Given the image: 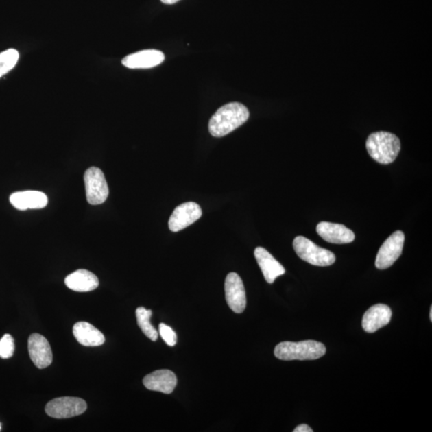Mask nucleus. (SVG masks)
Here are the masks:
<instances>
[{
  "label": "nucleus",
  "mask_w": 432,
  "mask_h": 432,
  "mask_svg": "<svg viewBox=\"0 0 432 432\" xmlns=\"http://www.w3.org/2000/svg\"><path fill=\"white\" fill-rule=\"evenodd\" d=\"M162 3L165 4H174L177 2H179L180 0H161Z\"/></svg>",
  "instance_id": "b1692460"
},
{
  "label": "nucleus",
  "mask_w": 432,
  "mask_h": 432,
  "mask_svg": "<svg viewBox=\"0 0 432 432\" xmlns=\"http://www.w3.org/2000/svg\"><path fill=\"white\" fill-rule=\"evenodd\" d=\"M165 56L158 50H143L123 58L122 64L129 69H148L162 64Z\"/></svg>",
  "instance_id": "9b49d317"
},
{
  "label": "nucleus",
  "mask_w": 432,
  "mask_h": 432,
  "mask_svg": "<svg viewBox=\"0 0 432 432\" xmlns=\"http://www.w3.org/2000/svg\"><path fill=\"white\" fill-rule=\"evenodd\" d=\"M248 109L242 104L230 103L221 107L211 118L209 132L214 137H223L248 121Z\"/></svg>",
  "instance_id": "f257e3e1"
},
{
  "label": "nucleus",
  "mask_w": 432,
  "mask_h": 432,
  "mask_svg": "<svg viewBox=\"0 0 432 432\" xmlns=\"http://www.w3.org/2000/svg\"><path fill=\"white\" fill-rule=\"evenodd\" d=\"M254 257L268 283L275 282L278 276L285 273V269L265 248L258 247L254 250Z\"/></svg>",
  "instance_id": "2eb2a0df"
},
{
  "label": "nucleus",
  "mask_w": 432,
  "mask_h": 432,
  "mask_svg": "<svg viewBox=\"0 0 432 432\" xmlns=\"http://www.w3.org/2000/svg\"><path fill=\"white\" fill-rule=\"evenodd\" d=\"M201 216L200 206L194 202H187L178 206L173 211L168 226L171 232H180L193 224L195 221L200 219Z\"/></svg>",
  "instance_id": "1a4fd4ad"
},
{
  "label": "nucleus",
  "mask_w": 432,
  "mask_h": 432,
  "mask_svg": "<svg viewBox=\"0 0 432 432\" xmlns=\"http://www.w3.org/2000/svg\"><path fill=\"white\" fill-rule=\"evenodd\" d=\"M28 352L32 362L38 368H46L52 363V350L45 336L32 334L28 339Z\"/></svg>",
  "instance_id": "9d476101"
},
{
  "label": "nucleus",
  "mask_w": 432,
  "mask_h": 432,
  "mask_svg": "<svg viewBox=\"0 0 432 432\" xmlns=\"http://www.w3.org/2000/svg\"><path fill=\"white\" fill-rule=\"evenodd\" d=\"M73 335L78 342L86 347H97L104 344L102 333L86 322H79L73 326Z\"/></svg>",
  "instance_id": "a211bd4d"
},
{
  "label": "nucleus",
  "mask_w": 432,
  "mask_h": 432,
  "mask_svg": "<svg viewBox=\"0 0 432 432\" xmlns=\"http://www.w3.org/2000/svg\"><path fill=\"white\" fill-rule=\"evenodd\" d=\"M143 383L148 390L171 394L177 385V377L170 370H158L144 377Z\"/></svg>",
  "instance_id": "4468645a"
},
{
  "label": "nucleus",
  "mask_w": 432,
  "mask_h": 432,
  "mask_svg": "<svg viewBox=\"0 0 432 432\" xmlns=\"http://www.w3.org/2000/svg\"><path fill=\"white\" fill-rule=\"evenodd\" d=\"M19 58L18 51L12 48L0 53V78L14 69Z\"/></svg>",
  "instance_id": "aec40b11"
},
{
  "label": "nucleus",
  "mask_w": 432,
  "mask_h": 432,
  "mask_svg": "<svg viewBox=\"0 0 432 432\" xmlns=\"http://www.w3.org/2000/svg\"><path fill=\"white\" fill-rule=\"evenodd\" d=\"M392 312L387 305H374L365 312L362 326L366 333H374L390 323Z\"/></svg>",
  "instance_id": "ddd939ff"
},
{
  "label": "nucleus",
  "mask_w": 432,
  "mask_h": 432,
  "mask_svg": "<svg viewBox=\"0 0 432 432\" xmlns=\"http://www.w3.org/2000/svg\"><path fill=\"white\" fill-rule=\"evenodd\" d=\"M1 429H2V425L1 424H0V431H1Z\"/></svg>",
  "instance_id": "a878e982"
},
{
  "label": "nucleus",
  "mask_w": 432,
  "mask_h": 432,
  "mask_svg": "<svg viewBox=\"0 0 432 432\" xmlns=\"http://www.w3.org/2000/svg\"><path fill=\"white\" fill-rule=\"evenodd\" d=\"M86 403L80 398L60 397L47 403V414L56 419H67L83 414L86 410Z\"/></svg>",
  "instance_id": "423d86ee"
},
{
  "label": "nucleus",
  "mask_w": 432,
  "mask_h": 432,
  "mask_svg": "<svg viewBox=\"0 0 432 432\" xmlns=\"http://www.w3.org/2000/svg\"><path fill=\"white\" fill-rule=\"evenodd\" d=\"M65 285L72 291L88 292L96 289L99 282L95 274L84 269H80L66 277Z\"/></svg>",
  "instance_id": "f3484780"
},
{
  "label": "nucleus",
  "mask_w": 432,
  "mask_h": 432,
  "mask_svg": "<svg viewBox=\"0 0 432 432\" xmlns=\"http://www.w3.org/2000/svg\"><path fill=\"white\" fill-rule=\"evenodd\" d=\"M10 202L18 210L41 209L48 203L47 196L38 191H18L10 196Z\"/></svg>",
  "instance_id": "dca6fc26"
},
{
  "label": "nucleus",
  "mask_w": 432,
  "mask_h": 432,
  "mask_svg": "<svg viewBox=\"0 0 432 432\" xmlns=\"http://www.w3.org/2000/svg\"><path fill=\"white\" fill-rule=\"evenodd\" d=\"M14 352V341L11 335H4L0 339V358H11Z\"/></svg>",
  "instance_id": "412c9836"
},
{
  "label": "nucleus",
  "mask_w": 432,
  "mask_h": 432,
  "mask_svg": "<svg viewBox=\"0 0 432 432\" xmlns=\"http://www.w3.org/2000/svg\"><path fill=\"white\" fill-rule=\"evenodd\" d=\"M294 432H313V430L311 429L309 425L307 424H300L296 427Z\"/></svg>",
  "instance_id": "5701e85b"
},
{
  "label": "nucleus",
  "mask_w": 432,
  "mask_h": 432,
  "mask_svg": "<svg viewBox=\"0 0 432 432\" xmlns=\"http://www.w3.org/2000/svg\"><path fill=\"white\" fill-rule=\"evenodd\" d=\"M158 331H160L162 339L168 346L173 347V346L176 344L177 335L171 326L165 324H160V326H158Z\"/></svg>",
  "instance_id": "4be33fe9"
},
{
  "label": "nucleus",
  "mask_w": 432,
  "mask_h": 432,
  "mask_svg": "<svg viewBox=\"0 0 432 432\" xmlns=\"http://www.w3.org/2000/svg\"><path fill=\"white\" fill-rule=\"evenodd\" d=\"M137 324L142 330L144 335L152 341H156L158 339V331L152 325L150 320L152 315V311L147 310L145 307H138L136 311Z\"/></svg>",
  "instance_id": "6ab92c4d"
},
{
  "label": "nucleus",
  "mask_w": 432,
  "mask_h": 432,
  "mask_svg": "<svg viewBox=\"0 0 432 432\" xmlns=\"http://www.w3.org/2000/svg\"><path fill=\"white\" fill-rule=\"evenodd\" d=\"M430 319H431V321H432V307H431V310H430Z\"/></svg>",
  "instance_id": "393cba45"
},
{
  "label": "nucleus",
  "mask_w": 432,
  "mask_h": 432,
  "mask_svg": "<svg viewBox=\"0 0 432 432\" xmlns=\"http://www.w3.org/2000/svg\"><path fill=\"white\" fill-rule=\"evenodd\" d=\"M226 301L235 313H242L247 306L246 291L242 278L238 274L230 272L224 283Z\"/></svg>",
  "instance_id": "6e6552de"
},
{
  "label": "nucleus",
  "mask_w": 432,
  "mask_h": 432,
  "mask_svg": "<svg viewBox=\"0 0 432 432\" xmlns=\"http://www.w3.org/2000/svg\"><path fill=\"white\" fill-rule=\"evenodd\" d=\"M84 182L86 200L91 205H99L107 200L109 189L104 172L98 167H91L86 171Z\"/></svg>",
  "instance_id": "39448f33"
},
{
  "label": "nucleus",
  "mask_w": 432,
  "mask_h": 432,
  "mask_svg": "<svg viewBox=\"0 0 432 432\" xmlns=\"http://www.w3.org/2000/svg\"><path fill=\"white\" fill-rule=\"evenodd\" d=\"M366 147L373 160L381 165H389L396 160L400 152L401 143L396 134L378 132L370 134Z\"/></svg>",
  "instance_id": "f03ea898"
},
{
  "label": "nucleus",
  "mask_w": 432,
  "mask_h": 432,
  "mask_svg": "<svg viewBox=\"0 0 432 432\" xmlns=\"http://www.w3.org/2000/svg\"><path fill=\"white\" fill-rule=\"evenodd\" d=\"M316 232L325 241L335 243H350L355 240V234L346 226L329 222H321L316 227Z\"/></svg>",
  "instance_id": "f8f14e48"
},
{
  "label": "nucleus",
  "mask_w": 432,
  "mask_h": 432,
  "mask_svg": "<svg viewBox=\"0 0 432 432\" xmlns=\"http://www.w3.org/2000/svg\"><path fill=\"white\" fill-rule=\"evenodd\" d=\"M274 354L278 359L285 361L315 360L324 357L326 348L324 344L315 340H304L297 343L287 341L278 344Z\"/></svg>",
  "instance_id": "7ed1b4c3"
},
{
  "label": "nucleus",
  "mask_w": 432,
  "mask_h": 432,
  "mask_svg": "<svg viewBox=\"0 0 432 432\" xmlns=\"http://www.w3.org/2000/svg\"><path fill=\"white\" fill-rule=\"evenodd\" d=\"M295 252L302 261L319 267H328L335 262V254L304 237H297L293 241Z\"/></svg>",
  "instance_id": "20e7f679"
},
{
  "label": "nucleus",
  "mask_w": 432,
  "mask_h": 432,
  "mask_svg": "<svg viewBox=\"0 0 432 432\" xmlns=\"http://www.w3.org/2000/svg\"><path fill=\"white\" fill-rule=\"evenodd\" d=\"M405 240V234L401 230L394 232L385 240L379 248L376 259V267L379 270L392 267L400 258Z\"/></svg>",
  "instance_id": "0eeeda50"
}]
</instances>
